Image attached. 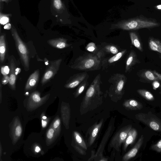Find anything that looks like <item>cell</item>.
Listing matches in <instances>:
<instances>
[{
	"instance_id": "18",
	"label": "cell",
	"mask_w": 161,
	"mask_h": 161,
	"mask_svg": "<svg viewBox=\"0 0 161 161\" xmlns=\"http://www.w3.org/2000/svg\"><path fill=\"white\" fill-rule=\"evenodd\" d=\"M137 133L136 130L132 128L128 132L125 142L124 143L123 149L125 151L128 146L132 144L137 137Z\"/></svg>"
},
{
	"instance_id": "39",
	"label": "cell",
	"mask_w": 161,
	"mask_h": 161,
	"mask_svg": "<svg viewBox=\"0 0 161 161\" xmlns=\"http://www.w3.org/2000/svg\"><path fill=\"white\" fill-rule=\"evenodd\" d=\"M153 72L158 78V80L161 81V74L158 73L155 70H153Z\"/></svg>"
},
{
	"instance_id": "46",
	"label": "cell",
	"mask_w": 161,
	"mask_h": 161,
	"mask_svg": "<svg viewBox=\"0 0 161 161\" xmlns=\"http://www.w3.org/2000/svg\"><path fill=\"white\" fill-rule=\"evenodd\" d=\"M47 117L45 116H44L42 117V119H47Z\"/></svg>"
},
{
	"instance_id": "22",
	"label": "cell",
	"mask_w": 161,
	"mask_h": 161,
	"mask_svg": "<svg viewBox=\"0 0 161 161\" xmlns=\"http://www.w3.org/2000/svg\"><path fill=\"white\" fill-rule=\"evenodd\" d=\"M141 77L146 80L153 82L155 80H159L158 78L154 74L153 71L150 70L144 71L142 74Z\"/></svg>"
},
{
	"instance_id": "9",
	"label": "cell",
	"mask_w": 161,
	"mask_h": 161,
	"mask_svg": "<svg viewBox=\"0 0 161 161\" xmlns=\"http://www.w3.org/2000/svg\"><path fill=\"white\" fill-rule=\"evenodd\" d=\"M10 72L9 84L13 89H14L16 76L20 72V69L17 67L13 57H11L10 61Z\"/></svg>"
},
{
	"instance_id": "8",
	"label": "cell",
	"mask_w": 161,
	"mask_h": 161,
	"mask_svg": "<svg viewBox=\"0 0 161 161\" xmlns=\"http://www.w3.org/2000/svg\"><path fill=\"white\" fill-rule=\"evenodd\" d=\"M89 75L86 72L75 74L70 77L66 81L65 87L68 88H73L78 86L86 79L88 78Z\"/></svg>"
},
{
	"instance_id": "17",
	"label": "cell",
	"mask_w": 161,
	"mask_h": 161,
	"mask_svg": "<svg viewBox=\"0 0 161 161\" xmlns=\"http://www.w3.org/2000/svg\"><path fill=\"white\" fill-rule=\"evenodd\" d=\"M39 75V71L38 69L36 70L30 75L25 86L26 90H30L35 86L38 82Z\"/></svg>"
},
{
	"instance_id": "27",
	"label": "cell",
	"mask_w": 161,
	"mask_h": 161,
	"mask_svg": "<svg viewBox=\"0 0 161 161\" xmlns=\"http://www.w3.org/2000/svg\"><path fill=\"white\" fill-rule=\"evenodd\" d=\"M150 149L158 153H161V139L156 143L151 146Z\"/></svg>"
},
{
	"instance_id": "16",
	"label": "cell",
	"mask_w": 161,
	"mask_h": 161,
	"mask_svg": "<svg viewBox=\"0 0 161 161\" xmlns=\"http://www.w3.org/2000/svg\"><path fill=\"white\" fill-rule=\"evenodd\" d=\"M126 52V50H124L111 57L103 59L102 62V66L104 67H106L118 61L123 57Z\"/></svg>"
},
{
	"instance_id": "24",
	"label": "cell",
	"mask_w": 161,
	"mask_h": 161,
	"mask_svg": "<svg viewBox=\"0 0 161 161\" xmlns=\"http://www.w3.org/2000/svg\"><path fill=\"white\" fill-rule=\"evenodd\" d=\"M75 140L78 145L85 150L87 149L86 145L80 134L77 131L74 132Z\"/></svg>"
},
{
	"instance_id": "13",
	"label": "cell",
	"mask_w": 161,
	"mask_h": 161,
	"mask_svg": "<svg viewBox=\"0 0 161 161\" xmlns=\"http://www.w3.org/2000/svg\"><path fill=\"white\" fill-rule=\"evenodd\" d=\"M103 122V119H102L98 123L92 126L89 133V137L88 140L89 146H91L95 141Z\"/></svg>"
},
{
	"instance_id": "3",
	"label": "cell",
	"mask_w": 161,
	"mask_h": 161,
	"mask_svg": "<svg viewBox=\"0 0 161 161\" xmlns=\"http://www.w3.org/2000/svg\"><path fill=\"white\" fill-rule=\"evenodd\" d=\"M11 32L22 63L25 70L27 71L29 69V61L28 49L19 37L16 30L14 28H12Z\"/></svg>"
},
{
	"instance_id": "11",
	"label": "cell",
	"mask_w": 161,
	"mask_h": 161,
	"mask_svg": "<svg viewBox=\"0 0 161 161\" xmlns=\"http://www.w3.org/2000/svg\"><path fill=\"white\" fill-rule=\"evenodd\" d=\"M112 125H110L108 126V128L107 131L106 133L105 136H104L102 141L100 145L99 146V147L97 150V152L95 155V159L94 160H96L97 158L101 159L100 161H107V159L106 158H103L102 155L103 152L104 148V147L105 142L107 140L108 137L109 136L111 130H112Z\"/></svg>"
},
{
	"instance_id": "12",
	"label": "cell",
	"mask_w": 161,
	"mask_h": 161,
	"mask_svg": "<svg viewBox=\"0 0 161 161\" xmlns=\"http://www.w3.org/2000/svg\"><path fill=\"white\" fill-rule=\"evenodd\" d=\"M140 62L137 59L136 53L133 50L130 52L126 61L125 72L127 73L130 71L132 67L137 63Z\"/></svg>"
},
{
	"instance_id": "28",
	"label": "cell",
	"mask_w": 161,
	"mask_h": 161,
	"mask_svg": "<svg viewBox=\"0 0 161 161\" xmlns=\"http://www.w3.org/2000/svg\"><path fill=\"white\" fill-rule=\"evenodd\" d=\"M86 49L88 51L93 52L97 50V47L94 43L91 42L87 45Z\"/></svg>"
},
{
	"instance_id": "5",
	"label": "cell",
	"mask_w": 161,
	"mask_h": 161,
	"mask_svg": "<svg viewBox=\"0 0 161 161\" xmlns=\"http://www.w3.org/2000/svg\"><path fill=\"white\" fill-rule=\"evenodd\" d=\"M126 80V76L123 74H113L108 80L110 84L109 92L116 95H122Z\"/></svg>"
},
{
	"instance_id": "37",
	"label": "cell",
	"mask_w": 161,
	"mask_h": 161,
	"mask_svg": "<svg viewBox=\"0 0 161 161\" xmlns=\"http://www.w3.org/2000/svg\"><path fill=\"white\" fill-rule=\"evenodd\" d=\"M160 85V84L158 80H156L153 82V89L154 90H156L157 88H158Z\"/></svg>"
},
{
	"instance_id": "45",
	"label": "cell",
	"mask_w": 161,
	"mask_h": 161,
	"mask_svg": "<svg viewBox=\"0 0 161 161\" xmlns=\"http://www.w3.org/2000/svg\"><path fill=\"white\" fill-rule=\"evenodd\" d=\"M158 89L159 91V94L161 95V84L160 85L159 87L158 88Z\"/></svg>"
},
{
	"instance_id": "4",
	"label": "cell",
	"mask_w": 161,
	"mask_h": 161,
	"mask_svg": "<svg viewBox=\"0 0 161 161\" xmlns=\"http://www.w3.org/2000/svg\"><path fill=\"white\" fill-rule=\"evenodd\" d=\"M135 116L136 119L153 130L161 132V119L151 112L147 113H139Z\"/></svg>"
},
{
	"instance_id": "44",
	"label": "cell",
	"mask_w": 161,
	"mask_h": 161,
	"mask_svg": "<svg viewBox=\"0 0 161 161\" xmlns=\"http://www.w3.org/2000/svg\"><path fill=\"white\" fill-rule=\"evenodd\" d=\"M35 150L36 153H38L40 151L41 149L39 146H37L35 147Z\"/></svg>"
},
{
	"instance_id": "35",
	"label": "cell",
	"mask_w": 161,
	"mask_h": 161,
	"mask_svg": "<svg viewBox=\"0 0 161 161\" xmlns=\"http://www.w3.org/2000/svg\"><path fill=\"white\" fill-rule=\"evenodd\" d=\"M22 128L21 126L20 125L17 126L15 130V135L18 137L19 136L22 134Z\"/></svg>"
},
{
	"instance_id": "1",
	"label": "cell",
	"mask_w": 161,
	"mask_h": 161,
	"mask_svg": "<svg viewBox=\"0 0 161 161\" xmlns=\"http://www.w3.org/2000/svg\"><path fill=\"white\" fill-rule=\"evenodd\" d=\"M160 23L153 18H148L142 15L126 19H123L111 25L110 29L131 31L142 28L158 27Z\"/></svg>"
},
{
	"instance_id": "43",
	"label": "cell",
	"mask_w": 161,
	"mask_h": 161,
	"mask_svg": "<svg viewBox=\"0 0 161 161\" xmlns=\"http://www.w3.org/2000/svg\"><path fill=\"white\" fill-rule=\"evenodd\" d=\"M155 8L158 10L161 11V4L158 5L155 7Z\"/></svg>"
},
{
	"instance_id": "36",
	"label": "cell",
	"mask_w": 161,
	"mask_h": 161,
	"mask_svg": "<svg viewBox=\"0 0 161 161\" xmlns=\"http://www.w3.org/2000/svg\"><path fill=\"white\" fill-rule=\"evenodd\" d=\"M9 77L8 75H3L2 80V83L5 85L7 84L9 82Z\"/></svg>"
},
{
	"instance_id": "34",
	"label": "cell",
	"mask_w": 161,
	"mask_h": 161,
	"mask_svg": "<svg viewBox=\"0 0 161 161\" xmlns=\"http://www.w3.org/2000/svg\"><path fill=\"white\" fill-rule=\"evenodd\" d=\"M9 22V19L8 17L6 16L0 15V23L1 24L5 25L6 24Z\"/></svg>"
},
{
	"instance_id": "47",
	"label": "cell",
	"mask_w": 161,
	"mask_h": 161,
	"mask_svg": "<svg viewBox=\"0 0 161 161\" xmlns=\"http://www.w3.org/2000/svg\"><path fill=\"white\" fill-rule=\"evenodd\" d=\"M2 0V1H4V0Z\"/></svg>"
},
{
	"instance_id": "29",
	"label": "cell",
	"mask_w": 161,
	"mask_h": 161,
	"mask_svg": "<svg viewBox=\"0 0 161 161\" xmlns=\"http://www.w3.org/2000/svg\"><path fill=\"white\" fill-rule=\"evenodd\" d=\"M55 130L53 127L50 128L48 130L47 134V137L48 140L53 139L54 135Z\"/></svg>"
},
{
	"instance_id": "30",
	"label": "cell",
	"mask_w": 161,
	"mask_h": 161,
	"mask_svg": "<svg viewBox=\"0 0 161 161\" xmlns=\"http://www.w3.org/2000/svg\"><path fill=\"white\" fill-rule=\"evenodd\" d=\"M31 97L33 101L36 103L40 102L41 100L40 94L38 92H34L31 95Z\"/></svg>"
},
{
	"instance_id": "20",
	"label": "cell",
	"mask_w": 161,
	"mask_h": 161,
	"mask_svg": "<svg viewBox=\"0 0 161 161\" xmlns=\"http://www.w3.org/2000/svg\"><path fill=\"white\" fill-rule=\"evenodd\" d=\"M131 44L141 52L143 51L142 45L138 35L134 32L129 33Z\"/></svg>"
},
{
	"instance_id": "6",
	"label": "cell",
	"mask_w": 161,
	"mask_h": 161,
	"mask_svg": "<svg viewBox=\"0 0 161 161\" xmlns=\"http://www.w3.org/2000/svg\"><path fill=\"white\" fill-rule=\"evenodd\" d=\"M132 128V125H129L119 129L112 138L109 146L119 151L121 144L124 143L128 132Z\"/></svg>"
},
{
	"instance_id": "42",
	"label": "cell",
	"mask_w": 161,
	"mask_h": 161,
	"mask_svg": "<svg viewBox=\"0 0 161 161\" xmlns=\"http://www.w3.org/2000/svg\"><path fill=\"white\" fill-rule=\"evenodd\" d=\"M11 28V24L9 23L6 25L4 27V29H10Z\"/></svg>"
},
{
	"instance_id": "32",
	"label": "cell",
	"mask_w": 161,
	"mask_h": 161,
	"mask_svg": "<svg viewBox=\"0 0 161 161\" xmlns=\"http://www.w3.org/2000/svg\"><path fill=\"white\" fill-rule=\"evenodd\" d=\"M53 4L54 7L57 9H60L62 6L61 0H53Z\"/></svg>"
},
{
	"instance_id": "14",
	"label": "cell",
	"mask_w": 161,
	"mask_h": 161,
	"mask_svg": "<svg viewBox=\"0 0 161 161\" xmlns=\"http://www.w3.org/2000/svg\"><path fill=\"white\" fill-rule=\"evenodd\" d=\"M123 106L126 109L131 110H139L143 108L142 103L136 100L129 99L125 101L123 103Z\"/></svg>"
},
{
	"instance_id": "23",
	"label": "cell",
	"mask_w": 161,
	"mask_h": 161,
	"mask_svg": "<svg viewBox=\"0 0 161 161\" xmlns=\"http://www.w3.org/2000/svg\"><path fill=\"white\" fill-rule=\"evenodd\" d=\"M137 92L146 100L152 101L155 98L153 95L149 91L144 89H139L137 90Z\"/></svg>"
},
{
	"instance_id": "26",
	"label": "cell",
	"mask_w": 161,
	"mask_h": 161,
	"mask_svg": "<svg viewBox=\"0 0 161 161\" xmlns=\"http://www.w3.org/2000/svg\"><path fill=\"white\" fill-rule=\"evenodd\" d=\"M105 50L107 52L114 55L119 53L117 47L112 45H108L106 46L105 47Z\"/></svg>"
},
{
	"instance_id": "25",
	"label": "cell",
	"mask_w": 161,
	"mask_h": 161,
	"mask_svg": "<svg viewBox=\"0 0 161 161\" xmlns=\"http://www.w3.org/2000/svg\"><path fill=\"white\" fill-rule=\"evenodd\" d=\"M88 78L86 79L78 86V88L75 93V97H78L88 85Z\"/></svg>"
},
{
	"instance_id": "10",
	"label": "cell",
	"mask_w": 161,
	"mask_h": 161,
	"mask_svg": "<svg viewBox=\"0 0 161 161\" xmlns=\"http://www.w3.org/2000/svg\"><path fill=\"white\" fill-rule=\"evenodd\" d=\"M144 139V136L142 135L134 147L124 155L122 158L123 161H128L136 156L142 145Z\"/></svg>"
},
{
	"instance_id": "40",
	"label": "cell",
	"mask_w": 161,
	"mask_h": 161,
	"mask_svg": "<svg viewBox=\"0 0 161 161\" xmlns=\"http://www.w3.org/2000/svg\"><path fill=\"white\" fill-rule=\"evenodd\" d=\"M47 121L43 119H42V125L43 128H44L47 126Z\"/></svg>"
},
{
	"instance_id": "31",
	"label": "cell",
	"mask_w": 161,
	"mask_h": 161,
	"mask_svg": "<svg viewBox=\"0 0 161 161\" xmlns=\"http://www.w3.org/2000/svg\"><path fill=\"white\" fill-rule=\"evenodd\" d=\"M10 69L7 66H3L1 67V73L3 75H7L8 74Z\"/></svg>"
},
{
	"instance_id": "21",
	"label": "cell",
	"mask_w": 161,
	"mask_h": 161,
	"mask_svg": "<svg viewBox=\"0 0 161 161\" xmlns=\"http://www.w3.org/2000/svg\"><path fill=\"white\" fill-rule=\"evenodd\" d=\"M6 52V44L5 36L2 35L0 37V60L3 63L5 59Z\"/></svg>"
},
{
	"instance_id": "2",
	"label": "cell",
	"mask_w": 161,
	"mask_h": 161,
	"mask_svg": "<svg viewBox=\"0 0 161 161\" xmlns=\"http://www.w3.org/2000/svg\"><path fill=\"white\" fill-rule=\"evenodd\" d=\"M103 52L97 53H86L77 58L71 66V68L85 71H93L99 69L102 66Z\"/></svg>"
},
{
	"instance_id": "38",
	"label": "cell",
	"mask_w": 161,
	"mask_h": 161,
	"mask_svg": "<svg viewBox=\"0 0 161 161\" xmlns=\"http://www.w3.org/2000/svg\"><path fill=\"white\" fill-rule=\"evenodd\" d=\"M75 148L77 152L80 154L81 155H84L86 154L85 152L82 149H81L78 146H75Z\"/></svg>"
},
{
	"instance_id": "41",
	"label": "cell",
	"mask_w": 161,
	"mask_h": 161,
	"mask_svg": "<svg viewBox=\"0 0 161 161\" xmlns=\"http://www.w3.org/2000/svg\"><path fill=\"white\" fill-rule=\"evenodd\" d=\"M92 153H91V157L90 158H89V159H88V161H92L93 160V159H94V158H95V152L93 151H92Z\"/></svg>"
},
{
	"instance_id": "19",
	"label": "cell",
	"mask_w": 161,
	"mask_h": 161,
	"mask_svg": "<svg viewBox=\"0 0 161 161\" xmlns=\"http://www.w3.org/2000/svg\"><path fill=\"white\" fill-rule=\"evenodd\" d=\"M148 44L150 49L153 51L161 53V41L156 38L150 37Z\"/></svg>"
},
{
	"instance_id": "15",
	"label": "cell",
	"mask_w": 161,
	"mask_h": 161,
	"mask_svg": "<svg viewBox=\"0 0 161 161\" xmlns=\"http://www.w3.org/2000/svg\"><path fill=\"white\" fill-rule=\"evenodd\" d=\"M47 43L53 47L63 49L69 46L67 43V40L63 38H59L51 39L47 41Z\"/></svg>"
},
{
	"instance_id": "7",
	"label": "cell",
	"mask_w": 161,
	"mask_h": 161,
	"mask_svg": "<svg viewBox=\"0 0 161 161\" xmlns=\"http://www.w3.org/2000/svg\"><path fill=\"white\" fill-rule=\"evenodd\" d=\"M62 61V59L60 58L51 62L42 78V85L46 83L56 75L59 70Z\"/></svg>"
},
{
	"instance_id": "33",
	"label": "cell",
	"mask_w": 161,
	"mask_h": 161,
	"mask_svg": "<svg viewBox=\"0 0 161 161\" xmlns=\"http://www.w3.org/2000/svg\"><path fill=\"white\" fill-rule=\"evenodd\" d=\"M60 120L59 119H56L53 124V127L55 130H58L60 127Z\"/></svg>"
}]
</instances>
